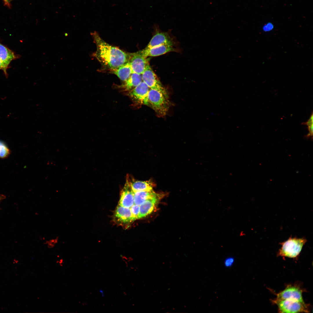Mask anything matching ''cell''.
<instances>
[{
    "label": "cell",
    "instance_id": "2",
    "mask_svg": "<svg viewBox=\"0 0 313 313\" xmlns=\"http://www.w3.org/2000/svg\"><path fill=\"white\" fill-rule=\"evenodd\" d=\"M145 105L153 109L160 116H165L170 106L169 97L167 92L150 89Z\"/></svg>",
    "mask_w": 313,
    "mask_h": 313
},
{
    "label": "cell",
    "instance_id": "20",
    "mask_svg": "<svg viewBox=\"0 0 313 313\" xmlns=\"http://www.w3.org/2000/svg\"><path fill=\"white\" fill-rule=\"evenodd\" d=\"M130 208L132 221H134L137 219L139 213V205L134 204Z\"/></svg>",
    "mask_w": 313,
    "mask_h": 313
},
{
    "label": "cell",
    "instance_id": "3",
    "mask_svg": "<svg viewBox=\"0 0 313 313\" xmlns=\"http://www.w3.org/2000/svg\"><path fill=\"white\" fill-rule=\"evenodd\" d=\"M307 241L306 238L290 237L286 241L280 243L281 248L278 252V256L295 258L300 254L303 246Z\"/></svg>",
    "mask_w": 313,
    "mask_h": 313
},
{
    "label": "cell",
    "instance_id": "12",
    "mask_svg": "<svg viewBox=\"0 0 313 313\" xmlns=\"http://www.w3.org/2000/svg\"><path fill=\"white\" fill-rule=\"evenodd\" d=\"M172 46L168 45H162L153 47L149 49H144L140 51L145 57H155L160 56L168 52L173 51Z\"/></svg>",
    "mask_w": 313,
    "mask_h": 313
},
{
    "label": "cell",
    "instance_id": "26",
    "mask_svg": "<svg viewBox=\"0 0 313 313\" xmlns=\"http://www.w3.org/2000/svg\"><path fill=\"white\" fill-rule=\"evenodd\" d=\"M100 292L102 293V296L103 297L104 296V295H103V290H100Z\"/></svg>",
    "mask_w": 313,
    "mask_h": 313
},
{
    "label": "cell",
    "instance_id": "28",
    "mask_svg": "<svg viewBox=\"0 0 313 313\" xmlns=\"http://www.w3.org/2000/svg\"><path fill=\"white\" fill-rule=\"evenodd\" d=\"M65 36H67L68 35V34H67V33H65Z\"/></svg>",
    "mask_w": 313,
    "mask_h": 313
},
{
    "label": "cell",
    "instance_id": "24",
    "mask_svg": "<svg viewBox=\"0 0 313 313\" xmlns=\"http://www.w3.org/2000/svg\"><path fill=\"white\" fill-rule=\"evenodd\" d=\"M4 3V4L9 7H10V4L8 2L7 0H2Z\"/></svg>",
    "mask_w": 313,
    "mask_h": 313
},
{
    "label": "cell",
    "instance_id": "14",
    "mask_svg": "<svg viewBox=\"0 0 313 313\" xmlns=\"http://www.w3.org/2000/svg\"><path fill=\"white\" fill-rule=\"evenodd\" d=\"M114 216L117 221L126 224L133 221L130 208L119 205L115 211Z\"/></svg>",
    "mask_w": 313,
    "mask_h": 313
},
{
    "label": "cell",
    "instance_id": "22",
    "mask_svg": "<svg viewBox=\"0 0 313 313\" xmlns=\"http://www.w3.org/2000/svg\"><path fill=\"white\" fill-rule=\"evenodd\" d=\"M274 28L273 25L271 23H268L265 25L263 29L265 31H269L272 30Z\"/></svg>",
    "mask_w": 313,
    "mask_h": 313
},
{
    "label": "cell",
    "instance_id": "5",
    "mask_svg": "<svg viewBox=\"0 0 313 313\" xmlns=\"http://www.w3.org/2000/svg\"><path fill=\"white\" fill-rule=\"evenodd\" d=\"M303 290L297 284L288 285L285 289L276 294V299L289 300L304 302L302 296Z\"/></svg>",
    "mask_w": 313,
    "mask_h": 313
},
{
    "label": "cell",
    "instance_id": "11",
    "mask_svg": "<svg viewBox=\"0 0 313 313\" xmlns=\"http://www.w3.org/2000/svg\"><path fill=\"white\" fill-rule=\"evenodd\" d=\"M173 44V40L168 33L158 32L153 36L145 49H149L162 45L172 46Z\"/></svg>",
    "mask_w": 313,
    "mask_h": 313
},
{
    "label": "cell",
    "instance_id": "18",
    "mask_svg": "<svg viewBox=\"0 0 313 313\" xmlns=\"http://www.w3.org/2000/svg\"><path fill=\"white\" fill-rule=\"evenodd\" d=\"M133 192L134 204L138 205H140L148 199L154 197L158 194L154 192L153 190Z\"/></svg>",
    "mask_w": 313,
    "mask_h": 313
},
{
    "label": "cell",
    "instance_id": "13",
    "mask_svg": "<svg viewBox=\"0 0 313 313\" xmlns=\"http://www.w3.org/2000/svg\"><path fill=\"white\" fill-rule=\"evenodd\" d=\"M130 187L133 192L141 191H151L154 185V183L151 180L145 181L136 180L130 179L128 176H127Z\"/></svg>",
    "mask_w": 313,
    "mask_h": 313
},
{
    "label": "cell",
    "instance_id": "7",
    "mask_svg": "<svg viewBox=\"0 0 313 313\" xmlns=\"http://www.w3.org/2000/svg\"><path fill=\"white\" fill-rule=\"evenodd\" d=\"M129 63L132 73L142 74L149 64L148 59L141 53L140 51L130 53Z\"/></svg>",
    "mask_w": 313,
    "mask_h": 313
},
{
    "label": "cell",
    "instance_id": "8",
    "mask_svg": "<svg viewBox=\"0 0 313 313\" xmlns=\"http://www.w3.org/2000/svg\"><path fill=\"white\" fill-rule=\"evenodd\" d=\"M150 88L142 81L130 91L129 95L136 102L145 104Z\"/></svg>",
    "mask_w": 313,
    "mask_h": 313
},
{
    "label": "cell",
    "instance_id": "16",
    "mask_svg": "<svg viewBox=\"0 0 313 313\" xmlns=\"http://www.w3.org/2000/svg\"><path fill=\"white\" fill-rule=\"evenodd\" d=\"M142 81L141 74L132 73L130 77L119 87L125 91L131 90L139 85Z\"/></svg>",
    "mask_w": 313,
    "mask_h": 313
},
{
    "label": "cell",
    "instance_id": "9",
    "mask_svg": "<svg viewBox=\"0 0 313 313\" xmlns=\"http://www.w3.org/2000/svg\"><path fill=\"white\" fill-rule=\"evenodd\" d=\"M134 204V194L126 179V182L122 190L119 205L122 206L130 208Z\"/></svg>",
    "mask_w": 313,
    "mask_h": 313
},
{
    "label": "cell",
    "instance_id": "17",
    "mask_svg": "<svg viewBox=\"0 0 313 313\" xmlns=\"http://www.w3.org/2000/svg\"><path fill=\"white\" fill-rule=\"evenodd\" d=\"M111 71L117 76L121 80L124 81H125L130 77L132 73L129 62Z\"/></svg>",
    "mask_w": 313,
    "mask_h": 313
},
{
    "label": "cell",
    "instance_id": "4",
    "mask_svg": "<svg viewBox=\"0 0 313 313\" xmlns=\"http://www.w3.org/2000/svg\"><path fill=\"white\" fill-rule=\"evenodd\" d=\"M277 305L279 312L281 313H299L309 312L308 304L304 302L289 300H272Z\"/></svg>",
    "mask_w": 313,
    "mask_h": 313
},
{
    "label": "cell",
    "instance_id": "27",
    "mask_svg": "<svg viewBox=\"0 0 313 313\" xmlns=\"http://www.w3.org/2000/svg\"><path fill=\"white\" fill-rule=\"evenodd\" d=\"M12 0H7L8 3H10V2Z\"/></svg>",
    "mask_w": 313,
    "mask_h": 313
},
{
    "label": "cell",
    "instance_id": "15",
    "mask_svg": "<svg viewBox=\"0 0 313 313\" xmlns=\"http://www.w3.org/2000/svg\"><path fill=\"white\" fill-rule=\"evenodd\" d=\"M19 58L12 51L0 42V60L8 68L12 61Z\"/></svg>",
    "mask_w": 313,
    "mask_h": 313
},
{
    "label": "cell",
    "instance_id": "21",
    "mask_svg": "<svg viewBox=\"0 0 313 313\" xmlns=\"http://www.w3.org/2000/svg\"><path fill=\"white\" fill-rule=\"evenodd\" d=\"M234 262V258L229 257L226 258L225 260L224 264L225 267H231Z\"/></svg>",
    "mask_w": 313,
    "mask_h": 313
},
{
    "label": "cell",
    "instance_id": "6",
    "mask_svg": "<svg viewBox=\"0 0 313 313\" xmlns=\"http://www.w3.org/2000/svg\"><path fill=\"white\" fill-rule=\"evenodd\" d=\"M141 75L143 81L150 88L163 92H167L149 64Z\"/></svg>",
    "mask_w": 313,
    "mask_h": 313
},
{
    "label": "cell",
    "instance_id": "23",
    "mask_svg": "<svg viewBox=\"0 0 313 313\" xmlns=\"http://www.w3.org/2000/svg\"><path fill=\"white\" fill-rule=\"evenodd\" d=\"M7 68H8L6 67L0 60V70H3L6 77H7L8 76V74L7 72Z\"/></svg>",
    "mask_w": 313,
    "mask_h": 313
},
{
    "label": "cell",
    "instance_id": "10",
    "mask_svg": "<svg viewBox=\"0 0 313 313\" xmlns=\"http://www.w3.org/2000/svg\"><path fill=\"white\" fill-rule=\"evenodd\" d=\"M163 195L158 194L156 196L148 199L139 205V213L137 219L145 217L153 211L155 205Z\"/></svg>",
    "mask_w": 313,
    "mask_h": 313
},
{
    "label": "cell",
    "instance_id": "1",
    "mask_svg": "<svg viewBox=\"0 0 313 313\" xmlns=\"http://www.w3.org/2000/svg\"><path fill=\"white\" fill-rule=\"evenodd\" d=\"M92 35L97 48L93 56L105 68L111 71L129 62L130 54L106 42L97 32Z\"/></svg>",
    "mask_w": 313,
    "mask_h": 313
},
{
    "label": "cell",
    "instance_id": "19",
    "mask_svg": "<svg viewBox=\"0 0 313 313\" xmlns=\"http://www.w3.org/2000/svg\"><path fill=\"white\" fill-rule=\"evenodd\" d=\"M10 153V150L6 144L4 142L0 140V158H6Z\"/></svg>",
    "mask_w": 313,
    "mask_h": 313
},
{
    "label": "cell",
    "instance_id": "25",
    "mask_svg": "<svg viewBox=\"0 0 313 313\" xmlns=\"http://www.w3.org/2000/svg\"><path fill=\"white\" fill-rule=\"evenodd\" d=\"M6 198L5 196L2 194H0V202Z\"/></svg>",
    "mask_w": 313,
    "mask_h": 313
}]
</instances>
